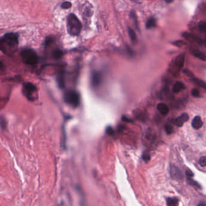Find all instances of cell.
<instances>
[{"mask_svg":"<svg viewBox=\"0 0 206 206\" xmlns=\"http://www.w3.org/2000/svg\"><path fill=\"white\" fill-rule=\"evenodd\" d=\"M54 38L53 37H49L47 38L46 39V41H45V43H44V45H45V47H47L49 46V45H50L51 43H53L54 42Z\"/></svg>","mask_w":206,"mask_h":206,"instance_id":"484cf974","label":"cell"},{"mask_svg":"<svg viewBox=\"0 0 206 206\" xmlns=\"http://www.w3.org/2000/svg\"><path fill=\"white\" fill-rule=\"evenodd\" d=\"M164 129H165V131L166 132V133L167 134H171L174 131L173 127L172 126L170 125H169V124H166L165 125Z\"/></svg>","mask_w":206,"mask_h":206,"instance_id":"cb8c5ba5","label":"cell"},{"mask_svg":"<svg viewBox=\"0 0 206 206\" xmlns=\"http://www.w3.org/2000/svg\"><path fill=\"white\" fill-rule=\"evenodd\" d=\"M189 119V116L187 113H183L179 117H178L175 120V123L178 126H182L185 122L188 121Z\"/></svg>","mask_w":206,"mask_h":206,"instance_id":"9c48e42d","label":"cell"},{"mask_svg":"<svg viewBox=\"0 0 206 206\" xmlns=\"http://www.w3.org/2000/svg\"><path fill=\"white\" fill-rule=\"evenodd\" d=\"M128 30L129 36V38H131V41L132 42H134V43L136 42L137 41V38L136 34H135L134 30L132 28H131V27H128Z\"/></svg>","mask_w":206,"mask_h":206,"instance_id":"d6986e66","label":"cell"},{"mask_svg":"<svg viewBox=\"0 0 206 206\" xmlns=\"http://www.w3.org/2000/svg\"><path fill=\"white\" fill-rule=\"evenodd\" d=\"M0 125H1V126L2 127V128H5L6 127V122L5 120L4 119H0Z\"/></svg>","mask_w":206,"mask_h":206,"instance_id":"836d02e7","label":"cell"},{"mask_svg":"<svg viewBox=\"0 0 206 206\" xmlns=\"http://www.w3.org/2000/svg\"><path fill=\"white\" fill-rule=\"evenodd\" d=\"M191 94H192V96H193L195 97H199L201 96L199 90L197 89H195V88H194L192 90Z\"/></svg>","mask_w":206,"mask_h":206,"instance_id":"f1b7e54d","label":"cell"},{"mask_svg":"<svg viewBox=\"0 0 206 206\" xmlns=\"http://www.w3.org/2000/svg\"><path fill=\"white\" fill-rule=\"evenodd\" d=\"M199 164L201 167H205L206 166V157L202 156L199 160Z\"/></svg>","mask_w":206,"mask_h":206,"instance_id":"4316f807","label":"cell"},{"mask_svg":"<svg viewBox=\"0 0 206 206\" xmlns=\"http://www.w3.org/2000/svg\"><path fill=\"white\" fill-rule=\"evenodd\" d=\"M19 43V36L15 33H8L0 38V50L7 56L16 51Z\"/></svg>","mask_w":206,"mask_h":206,"instance_id":"6da1fadb","label":"cell"},{"mask_svg":"<svg viewBox=\"0 0 206 206\" xmlns=\"http://www.w3.org/2000/svg\"><path fill=\"white\" fill-rule=\"evenodd\" d=\"M157 110L161 113V114L163 116L167 115L169 112L168 107L165 104H163V103H160V104H158Z\"/></svg>","mask_w":206,"mask_h":206,"instance_id":"8fae6325","label":"cell"},{"mask_svg":"<svg viewBox=\"0 0 206 206\" xmlns=\"http://www.w3.org/2000/svg\"><path fill=\"white\" fill-rule=\"evenodd\" d=\"M186 175H187V176L188 177H190V178L193 177V176L194 175L193 173L192 172L190 169H187V170H186Z\"/></svg>","mask_w":206,"mask_h":206,"instance_id":"d6a6232c","label":"cell"},{"mask_svg":"<svg viewBox=\"0 0 206 206\" xmlns=\"http://www.w3.org/2000/svg\"><path fill=\"white\" fill-rule=\"evenodd\" d=\"M131 1L137 3H140L142 2V0H131Z\"/></svg>","mask_w":206,"mask_h":206,"instance_id":"e575fe53","label":"cell"},{"mask_svg":"<svg viewBox=\"0 0 206 206\" xmlns=\"http://www.w3.org/2000/svg\"><path fill=\"white\" fill-rule=\"evenodd\" d=\"M187 182H188V183H189L190 185L193 186H195V187H196L197 188L201 189V186L199 185V184H198L196 181L193 180L192 179V178L189 177L188 179H187Z\"/></svg>","mask_w":206,"mask_h":206,"instance_id":"7402d4cb","label":"cell"},{"mask_svg":"<svg viewBox=\"0 0 206 206\" xmlns=\"http://www.w3.org/2000/svg\"><path fill=\"white\" fill-rule=\"evenodd\" d=\"M63 51L60 49H56L53 52V56L56 59L61 58L63 56Z\"/></svg>","mask_w":206,"mask_h":206,"instance_id":"ffe728a7","label":"cell"},{"mask_svg":"<svg viewBox=\"0 0 206 206\" xmlns=\"http://www.w3.org/2000/svg\"><path fill=\"white\" fill-rule=\"evenodd\" d=\"M72 7V3L69 1H65L61 5V7L63 9H70Z\"/></svg>","mask_w":206,"mask_h":206,"instance_id":"83f0119b","label":"cell"},{"mask_svg":"<svg viewBox=\"0 0 206 206\" xmlns=\"http://www.w3.org/2000/svg\"><path fill=\"white\" fill-rule=\"evenodd\" d=\"M170 174L171 177L174 180H180L183 179V174L180 169L176 166L172 164L171 165L170 168Z\"/></svg>","mask_w":206,"mask_h":206,"instance_id":"8992f818","label":"cell"},{"mask_svg":"<svg viewBox=\"0 0 206 206\" xmlns=\"http://www.w3.org/2000/svg\"><path fill=\"white\" fill-rule=\"evenodd\" d=\"M198 27L199 29L202 32H204L205 30V27H206V23L205 21H201L199 22V24H198Z\"/></svg>","mask_w":206,"mask_h":206,"instance_id":"d4e9b609","label":"cell"},{"mask_svg":"<svg viewBox=\"0 0 206 206\" xmlns=\"http://www.w3.org/2000/svg\"><path fill=\"white\" fill-rule=\"evenodd\" d=\"M166 204L169 206H175L178 204V198H168L166 199Z\"/></svg>","mask_w":206,"mask_h":206,"instance_id":"ac0fdd59","label":"cell"},{"mask_svg":"<svg viewBox=\"0 0 206 206\" xmlns=\"http://www.w3.org/2000/svg\"><path fill=\"white\" fill-rule=\"evenodd\" d=\"M184 58H185V54L184 53L180 54L176 57L174 62V64L176 67L177 72H179L183 68L184 65Z\"/></svg>","mask_w":206,"mask_h":206,"instance_id":"ba28073f","label":"cell"},{"mask_svg":"<svg viewBox=\"0 0 206 206\" xmlns=\"http://www.w3.org/2000/svg\"><path fill=\"white\" fill-rule=\"evenodd\" d=\"M157 25V21L156 19L152 17L148 19L146 24V27L147 29H151L152 28H154Z\"/></svg>","mask_w":206,"mask_h":206,"instance_id":"2e32d148","label":"cell"},{"mask_svg":"<svg viewBox=\"0 0 206 206\" xmlns=\"http://www.w3.org/2000/svg\"><path fill=\"white\" fill-rule=\"evenodd\" d=\"M102 81V76L99 72L93 71L91 74V84L94 87H98Z\"/></svg>","mask_w":206,"mask_h":206,"instance_id":"52a82bcc","label":"cell"},{"mask_svg":"<svg viewBox=\"0 0 206 206\" xmlns=\"http://www.w3.org/2000/svg\"><path fill=\"white\" fill-rule=\"evenodd\" d=\"M185 88V86L184 84L181 82H177L173 86L172 91L174 93H178L180 92L181 90H183Z\"/></svg>","mask_w":206,"mask_h":206,"instance_id":"4fadbf2b","label":"cell"},{"mask_svg":"<svg viewBox=\"0 0 206 206\" xmlns=\"http://www.w3.org/2000/svg\"><path fill=\"white\" fill-rule=\"evenodd\" d=\"M3 67H4V65H3V63L0 62V69H3Z\"/></svg>","mask_w":206,"mask_h":206,"instance_id":"8d00e7d4","label":"cell"},{"mask_svg":"<svg viewBox=\"0 0 206 206\" xmlns=\"http://www.w3.org/2000/svg\"><path fill=\"white\" fill-rule=\"evenodd\" d=\"M183 37L190 41H193L195 42H197L198 43H202V40L199 38H198L197 37H196L195 35H193V34H190L189 33H184L183 34Z\"/></svg>","mask_w":206,"mask_h":206,"instance_id":"7c38bea8","label":"cell"},{"mask_svg":"<svg viewBox=\"0 0 206 206\" xmlns=\"http://www.w3.org/2000/svg\"><path fill=\"white\" fill-rule=\"evenodd\" d=\"M57 81L58 85L60 88H63L65 87V76L64 73L63 72H60L57 78Z\"/></svg>","mask_w":206,"mask_h":206,"instance_id":"9a60e30c","label":"cell"},{"mask_svg":"<svg viewBox=\"0 0 206 206\" xmlns=\"http://www.w3.org/2000/svg\"><path fill=\"white\" fill-rule=\"evenodd\" d=\"M164 1L167 3H172L174 1V0H164Z\"/></svg>","mask_w":206,"mask_h":206,"instance_id":"d590c367","label":"cell"},{"mask_svg":"<svg viewBox=\"0 0 206 206\" xmlns=\"http://www.w3.org/2000/svg\"><path fill=\"white\" fill-rule=\"evenodd\" d=\"M105 132L109 135H113L114 134V131L113 128L111 126H110L107 127Z\"/></svg>","mask_w":206,"mask_h":206,"instance_id":"f546056e","label":"cell"},{"mask_svg":"<svg viewBox=\"0 0 206 206\" xmlns=\"http://www.w3.org/2000/svg\"><path fill=\"white\" fill-rule=\"evenodd\" d=\"M198 205H203V206H204V205H205V202H201L198 204Z\"/></svg>","mask_w":206,"mask_h":206,"instance_id":"74e56055","label":"cell"},{"mask_svg":"<svg viewBox=\"0 0 206 206\" xmlns=\"http://www.w3.org/2000/svg\"><path fill=\"white\" fill-rule=\"evenodd\" d=\"M129 16H130V18L132 19V21L134 22V25L135 26V27L137 28V29H139V22H138V18H137V16L134 10H131L130 12V13H129Z\"/></svg>","mask_w":206,"mask_h":206,"instance_id":"e0dca14e","label":"cell"},{"mask_svg":"<svg viewBox=\"0 0 206 206\" xmlns=\"http://www.w3.org/2000/svg\"><path fill=\"white\" fill-rule=\"evenodd\" d=\"M68 33L72 36H78L82 30V24L78 17L73 13L68 15L66 21Z\"/></svg>","mask_w":206,"mask_h":206,"instance_id":"7a4b0ae2","label":"cell"},{"mask_svg":"<svg viewBox=\"0 0 206 206\" xmlns=\"http://www.w3.org/2000/svg\"><path fill=\"white\" fill-rule=\"evenodd\" d=\"M203 125V122L199 116H196L192 122V126L195 129H200Z\"/></svg>","mask_w":206,"mask_h":206,"instance_id":"30bf717a","label":"cell"},{"mask_svg":"<svg viewBox=\"0 0 206 206\" xmlns=\"http://www.w3.org/2000/svg\"><path fill=\"white\" fill-rule=\"evenodd\" d=\"M193 82L197 84L198 85L201 87L202 88H203L204 89H205V84L204 81H202V80H200V79H196V78H195L193 79Z\"/></svg>","mask_w":206,"mask_h":206,"instance_id":"44dd1931","label":"cell"},{"mask_svg":"<svg viewBox=\"0 0 206 206\" xmlns=\"http://www.w3.org/2000/svg\"><path fill=\"white\" fill-rule=\"evenodd\" d=\"M174 44L177 47H182L183 45L185 44V43L182 41H178L174 43Z\"/></svg>","mask_w":206,"mask_h":206,"instance_id":"1f68e13d","label":"cell"},{"mask_svg":"<svg viewBox=\"0 0 206 206\" xmlns=\"http://www.w3.org/2000/svg\"><path fill=\"white\" fill-rule=\"evenodd\" d=\"M63 100L66 104L73 108H77L81 104V97L79 94L74 90L67 91L64 93Z\"/></svg>","mask_w":206,"mask_h":206,"instance_id":"277c9868","label":"cell"},{"mask_svg":"<svg viewBox=\"0 0 206 206\" xmlns=\"http://www.w3.org/2000/svg\"><path fill=\"white\" fill-rule=\"evenodd\" d=\"M21 56L23 62L28 65H35L39 62V57L35 50L25 49L21 51Z\"/></svg>","mask_w":206,"mask_h":206,"instance_id":"3957f363","label":"cell"},{"mask_svg":"<svg viewBox=\"0 0 206 206\" xmlns=\"http://www.w3.org/2000/svg\"><path fill=\"white\" fill-rule=\"evenodd\" d=\"M190 53L192 55H193L195 57H196L204 61L205 60V54L200 51L199 50H197V49H190Z\"/></svg>","mask_w":206,"mask_h":206,"instance_id":"5bb4252c","label":"cell"},{"mask_svg":"<svg viewBox=\"0 0 206 206\" xmlns=\"http://www.w3.org/2000/svg\"><path fill=\"white\" fill-rule=\"evenodd\" d=\"M142 158L145 162H148L151 160V155L148 151H145L142 155Z\"/></svg>","mask_w":206,"mask_h":206,"instance_id":"603a6c76","label":"cell"},{"mask_svg":"<svg viewBox=\"0 0 206 206\" xmlns=\"http://www.w3.org/2000/svg\"><path fill=\"white\" fill-rule=\"evenodd\" d=\"M38 89L35 85L31 82H25L22 85V93L30 101H33L37 97Z\"/></svg>","mask_w":206,"mask_h":206,"instance_id":"5b68a950","label":"cell"},{"mask_svg":"<svg viewBox=\"0 0 206 206\" xmlns=\"http://www.w3.org/2000/svg\"><path fill=\"white\" fill-rule=\"evenodd\" d=\"M122 120L123 122H127V123H132L133 121L131 119L126 117V116H123L122 117Z\"/></svg>","mask_w":206,"mask_h":206,"instance_id":"4dcf8cb0","label":"cell"}]
</instances>
